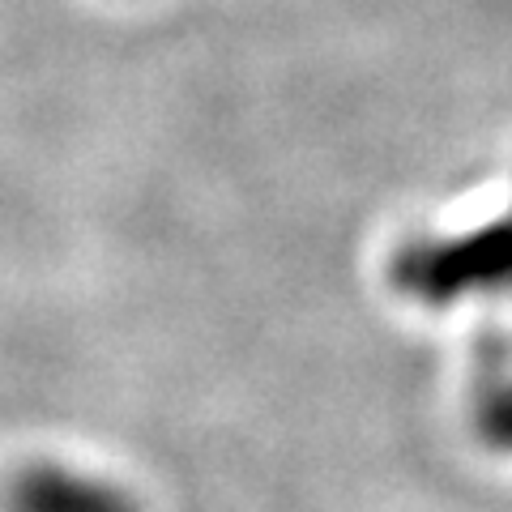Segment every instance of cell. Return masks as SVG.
Wrapping results in <instances>:
<instances>
[{
  "mask_svg": "<svg viewBox=\"0 0 512 512\" xmlns=\"http://www.w3.org/2000/svg\"><path fill=\"white\" fill-rule=\"evenodd\" d=\"M393 286L423 303H448L466 291H512V218L457 239L402 248L393 261Z\"/></svg>",
  "mask_w": 512,
  "mask_h": 512,
  "instance_id": "1",
  "label": "cell"
},
{
  "mask_svg": "<svg viewBox=\"0 0 512 512\" xmlns=\"http://www.w3.org/2000/svg\"><path fill=\"white\" fill-rule=\"evenodd\" d=\"M5 512H137L120 487L64 466H30L9 483Z\"/></svg>",
  "mask_w": 512,
  "mask_h": 512,
  "instance_id": "2",
  "label": "cell"
},
{
  "mask_svg": "<svg viewBox=\"0 0 512 512\" xmlns=\"http://www.w3.org/2000/svg\"><path fill=\"white\" fill-rule=\"evenodd\" d=\"M474 423H478V431H483V440L491 448L512 453V384H495V389L483 393Z\"/></svg>",
  "mask_w": 512,
  "mask_h": 512,
  "instance_id": "3",
  "label": "cell"
}]
</instances>
